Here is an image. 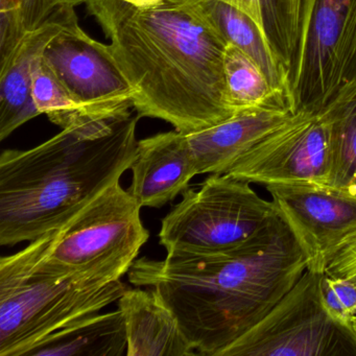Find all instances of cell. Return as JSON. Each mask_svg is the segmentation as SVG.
<instances>
[{
    "label": "cell",
    "mask_w": 356,
    "mask_h": 356,
    "mask_svg": "<svg viewBox=\"0 0 356 356\" xmlns=\"http://www.w3.org/2000/svg\"><path fill=\"white\" fill-rule=\"evenodd\" d=\"M224 70L229 104L235 114L270 106L291 110L286 99L273 88L261 68L230 43L225 49Z\"/></svg>",
    "instance_id": "d6986e66"
},
{
    "label": "cell",
    "mask_w": 356,
    "mask_h": 356,
    "mask_svg": "<svg viewBox=\"0 0 356 356\" xmlns=\"http://www.w3.org/2000/svg\"><path fill=\"white\" fill-rule=\"evenodd\" d=\"M177 1L207 24L227 44L230 43L235 45L247 54L261 68L273 88L282 95L289 104L286 76L264 42L257 26L247 14L222 0Z\"/></svg>",
    "instance_id": "2e32d148"
},
{
    "label": "cell",
    "mask_w": 356,
    "mask_h": 356,
    "mask_svg": "<svg viewBox=\"0 0 356 356\" xmlns=\"http://www.w3.org/2000/svg\"><path fill=\"white\" fill-rule=\"evenodd\" d=\"M321 115L330 122L332 168L329 185L356 191V97Z\"/></svg>",
    "instance_id": "ffe728a7"
},
{
    "label": "cell",
    "mask_w": 356,
    "mask_h": 356,
    "mask_svg": "<svg viewBox=\"0 0 356 356\" xmlns=\"http://www.w3.org/2000/svg\"><path fill=\"white\" fill-rule=\"evenodd\" d=\"M126 323L128 356H193L195 348L154 289H128L118 300Z\"/></svg>",
    "instance_id": "9a60e30c"
},
{
    "label": "cell",
    "mask_w": 356,
    "mask_h": 356,
    "mask_svg": "<svg viewBox=\"0 0 356 356\" xmlns=\"http://www.w3.org/2000/svg\"><path fill=\"white\" fill-rule=\"evenodd\" d=\"M277 213L307 259L324 273L329 253L356 230V191L326 184L266 185Z\"/></svg>",
    "instance_id": "8fae6325"
},
{
    "label": "cell",
    "mask_w": 356,
    "mask_h": 356,
    "mask_svg": "<svg viewBox=\"0 0 356 356\" xmlns=\"http://www.w3.org/2000/svg\"><path fill=\"white\" fill-rule=\"evenodd\" d=\"M128 191L141 207L161 208L182 195L197 175L188 138L179 131L159 133L137 143Z\"/></svg>",
    "instance_id": "7c38bea8"
},
{
    "label": "cell",
    "mask_w": 356,
    "mask_h": 356,
    "mask_svg": "<svg viewBox=\"0 0 356 356\" xmlns=\"http://www.w3.org/2000/svg\"><path fill=\"white\" fill-rule=\"evenodd\" d=\"M278 218L274 202L251 183L211 174L200 189L187 187L161 222L159 243L168 253H224L245 245Z\"/></svg>",
    "instance_id": "8992f818"
},
{
    "label": "cell",
    "mask_w": 356,
    "mask_h": 356,
    "mask_svg": "<svg viewBox=\"0 0 356 356\" xmlns=\"http://www.w3.org/2000/svg\"><path fill=\"white\" fill-rule=\"evenodd\" d=\"M42 55L34 62L32 72V97L38 111L47 114L49 120L61 129L89 120L90 118L83 115Z\"/></svg>",
    "instance_id": "44dd1931"
},
{
    "label": "cell",
    "mask_w": 356,
    "mask_h": 356,
    "mask_svg": "<svg viewBox=\"0 0 356 356\" xmlns=\"http://www.w3.org/2000/svg\"><path fill=\"white\" fill-rule=\"evenodd\" d=\"M128 289L120 279L0 268V356H26L51 333L118 302Z\"/></svg>",
    "instance_id": "5b68a950"
},
{
    "label": "cell",
    "mask_w": 356,
    "mask_h": 356,
    "mask_svg": "<svg viewBox=\"0 0 356 356\" xmlns=\"http://www.w3.org/2000/svg\"><path fill=\"white\" fill-rule=\"evenodd\" d=\"M127 349L126 323L118 309L91 314L51 333L26 356H120Z\"/></svg>",
    "instance_id": "ac0fdd59"
},
{
    "label": "cell",
    "mask_w": 356,
    "mask_h": 356,
    "mask_svg": "<svg viewBox=\"0 0 356 356\" xmlns=\"http://www.w3.org/2000/svg\"><path fill=\"white\" fill-rule=\"evenodd\" d=\"M324 273L329 276L349 279L356 284V230L329 253Z\"/></svg>",
    "instance_id": "603a6c76"
},
{
    "label": "cell",
    "mask_w": 356,
    "mask_h": 356,
    "mask_svg": "<svg viewBox=\"0 0 356 356\" xmlns=\"http://www.w3.org/2000/svg\"><path fill=\"white\" fill-rule=\"evenodd\" d=\"M323 275L307 268L258 324L218 356H356L351 325L331 316L323 301Z\"/></svg>",
    "instance_id": "ba28073f"
},
{
    "label": "cell",
    "mask_w": 356,
    "mask_h": 356,
    "mask_svg": "<svg viewBox=\"0 0 356 356\" xmlns=\"http://www.w3.org/2000/svg\"><path fill=\"white\" fill-rule=\"evenodd\" d=\"M141 208L128 189L116 182L60 228L30 241L13 255L3 256L0 268L118 280L149 241Z\"/></svg>",
    "instance_id": "277c9868"
},
{
    "label": "cell",
    "mask_w": 356,
    "mask_h": 356,
    "mask_svg": "<svg viewBox=\"0 0 356 356\" xmlns=\"http://www.w3.org/2000/svg\"><path fill=\"white\" fill-rule=\"evenodd\" d=\"M350 325H351L352 329H353L354 333H355L356 335V316L352 318Z\"/></svg>",
    "instance_id": "cb8c5ba5"
},
{
    "label": "cell",
    "mask_w": 356,
    "mask_h": 356,
    "mask_svg": "<svg viewBox=\"0 0 356 356\" xmlns=\"http://www.w3.org/2000/svg\"><path fill=\"white\" fill-rule=\"evenodd\" d=\"M355 97L356 0H312L289 76V107L321 115Z\"/></svg>",
    "instance_id": "52a82bcc"
},
{
    "label": "cell",
    "mask_w": 356,
    "mask_h": 356,
    "mask_svg": "<svg viewBox=\"0 0 356 356\" xmlns=\"http://www.w3.org/2000/svg\"><path fill=\"white\" fill-rule=\"evenodd\" d=\"M281 106L239 112L211 128L187 134L197 175L225 174L256 143L293 115Z\"/></svg>",
    "instance_id": "5bb4252c"
},
{
    "label": "cell",
    "mask_w": 356,
    "mask_h": 356,
    "mask_svg": "<svg viewBox=\"0 0 356 356\" xmlns=\"http://www.w3.org/2000/svg\"><path fill=\"white\" fill-rule=\"evenodd\" d=\"M323 301L331 316L349 324L356 316V284L343 277L323 275Z\"/></svg>",
    "instance_id": "7402d4cb"
},
{
    "label": "cell",
    "mask_w": 356,
    "mask_h": 356,
    "mask_svg": "<svg viewBox=\"0 0 356 356\" xmlns=\"http://www.w3.org/2000/svg\"><path fill=\"white\" fill-rule=\"evenodd\" d=\"M42 57L86 118H115L134 108L136 91L109 45L88 36L78 15L49 43Z\"/></svg>",
    "instance_id": "30bf717a"
},
{
    "label": "cell",
    "mask_w": 356,
    "mask_h": 356,
    "mask_svg": "<svg viewBox=\"0 0 356 356\" xmlns=\"http://www.w3.org/2000/svg\"><path fill=\"white\" fill-rule=\"evenodd\" d=\"M88 12L111 41L110 51L136 91L141 118L184 134L235 115L227 95V43L177 0H88Z\"/></svg>",
    "instance_id": "6da1fadb"
},
{
    "label": "cell",
    "mask_w": 356,
    "mask_h": 356,
    "mask_svg": "<svg viewBox=\"0 0 356 356\" xmlns=\"http://www.w3.org/2000/svg\"><path fill=\"white\" fill-rule=\"evenodd\" d=\"M247 14L259 30L287 85L299 54L312 0H222Z\"/></svg>",
    "instance_id": "e0dca14e"
},
{
    "label": "cell",
    "mask_w": 356,
    "mask_h": 356,
    "mask_svg": "<svg viewBox=\"0 0 356 356\" xmlns=\"http://www.w3.org/2000/svg\"><path fill=\"white\" fill-rule=\"evenodd\" d=\"M143 3H152V1H155V0H140Z\"/></svg>",
    "instance_id": "d4e9b609"
},
{
    "label": "cell",
    "mask_w": 356,
    "mask_h": 356,
    "mask_svg": "<svg viewBox=\"0 0 356 356\" xmlns=\"http://www.w3.org/2000/svg\"><path fill=\"white\" fill-rule=\"evenodd\" d=\"M76 16V7L56 12L42 26L29 33L18 47L0 61V140L40 115L32 97L33 65L49 43Z\"/></svg>",
    "instance_id": "4fadbf2b"
},
{
    "label": "cell",
    "mask_w": 356,
    "mask_h": 356,
    "mask_svg": "<svg viewBox=\"0 0 356 356\" xmlns=\"http://www.w3.org/2000/svg\"><path fill=\"white\" fill-rule=\"evenodd\" d=\"M138 113L89 118L26 149L0 155V245L56 230L130 170Z\"/></svg>",
    "instance_id": "3957f363"
},
{
    "label": "cell",
    "mask_w": 356,
    "mask_h": 356,
    "mask_svg": "<svg viewBox=\"0 0 356 356\" xmlns=\"http://www.w3.org/2000/svg\"><path fill=\"white\" fill-rule=\"evenodd\" d=\"M331 168L328 118L301 111L262 137L225 174L264 186L329 185Z\"/></svg>",
    "instance_id": "9c48e42d"
},
{
    "label": "cell",
    "mask_w": 356,
    "mask_h": 356,
    "mask_svg": "<svg viewBox=\"0 0 356 356\" xmlns=\"http://www.w3.org/2000/svg\"><path fill=\"white\" fill-rule=\"evenodd\" d=\"M306 270L305 255L278 216L236 249L139 258L128 275L135 286L157 291L197 355L218 356L258 324Z\"/></svg>",
    "instance_id": "7a4b0ae2"
}]
</instances>
